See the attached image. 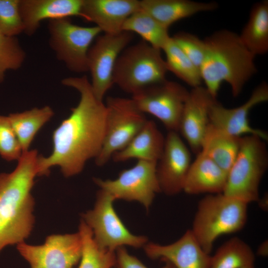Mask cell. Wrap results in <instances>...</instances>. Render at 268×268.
Returning a JSON list of instances; mask_svg holds the SVG:
<instances>
[{"label":"cell","mask_w":268,"mask_h":268,"mask_svg":"<svg viewBox=\"0 0 268 268\" xmlns=\"http://www.w3.org/2000/svg\"><path fill=\"white\" fill-rule=\"evenodd\" d=\"M248 205L223 193L207 194L199 201L190 230L204 252L210 254L219 236L243 228Z\"/></svg>","instance_id":"cell-4"},{"label":"cell","mask_w":268,"mask_h":268,"mask_svg":"<svg viewBox=\"0 0 268 268\" xmlns=\"http://www.w3.org/2000/svg\"><path fill=\"white\" fill-rule=\"evenodd\" d=\"M26 58V53L16 37L0 33V83L8 70L20 68Z\"/></svg>","instance_id":"cell-30"},{"label":"cell","mask_w":268,"mask_h":268,"mask_svg":"<svg viewBox=\"0 0 268 268\" xmlns=\"http://www.w3.org/2000/svg\"><path fill=\"white\" fill-rule=\"evenodd\" d=\"M82 0H19L24 32L34 35L45 20L81 16Z\"/></svg>","instance_id":"cell-19"},{"label":"cell","mask_w":268,"mask_h":268,"mask_svg":"<svg viewBox=\"0 0 268 268\" xmlns=\"http://www.w3.org/2000/svg\"><path fill=\"white\" fill-rule=\"evenodd\" d=\"M258 254L260 256H266L268 255V242H264L261 245L258 250Z\"/></svg>","instance_id":"cell-35"},{"label":"cell","mask_w":268,"mask_h":268,"mask_svg":"<svg viewBox=\"0 0 268 268\" xmlns=\"http://www.w3.org/2000/svg\"><path fill=\"white\" fill-rule=\"evenodd\" d=\"M191 163L190 150L177 132L169 131L165 138L162 155L156 165L160 192L173 196L183 191Z\"/></svg>","instance_id":"cell-14"},{"label":"cell","mask_w":268,"mask_h":268,"mask_svg":"<svg viewBox=\"0 0 268 268\" xmlns=\"http://www.w3.org/2000/svg\"><path fill=\"white\" fill-rule=\"evenodd\" d=\"M146 255L153 260L171 263L175 268H209L211 256L203 251L191 230L176 242L167 245L145 244Z\"/></svg>","instance_id":"cell-17"},{"label":"cell","mask_w":268,"mask_h":268,"mask_svg":"<svg viewBox=\"0 0 268 268\" xmlns=\"http://www.w3.org/2000/svg\"><path fill=\"white\" fill-rule=\"evenodd\" d=\"M162 50L165 54L168 71L192 88L201 85L200 68L187 57L171 37Z\"/></svg>","instance_id":"cell-28"},{"label":"cell","mask_w":268,"mask_h":268,"mask_svg":"<svg viewBox=\"0 0 268 268\" xmlns=\"http://www.w3.org/2000/svg\"><path fill=\"white\" fill-rule=\"evenodd\" d=\"M171 37L187 57L200 68L205 54L204 40L184 31L179 32Z\"/></svg>","instance_id":"cell-33"},{"label":"cell","mask_w":268,"mask_h":268,"mask_svg":"<svg viewBox=\"0 0 268 268\" xmlns=\"http://www.w3.org/2000/svg\"><path fill=\"white\" fill-rule=\"evenodd\" d=\"M17 249L31 268H72L80 260L82 243L78 232L50 235L40 245L21 242Z\"/></svg>","instance_id":"cell-13"},{"label":"cell","mask_w":268,"mask_h":268,"mask_svg":"<svg viewBox=\"0 0 268 268\" xmlns=\"http://www.w3.org/2000/svg\"><path fill=\"white\" fill-rule=\"evenodd\" d=\"M24 32L19 0H0V33L16 37Z\"/></svg>","instance_id":"cell-31"},{"label":"cell","mask_w":268,"mask_h":268,"mask_svg":"<svg viewBox=\"0 0 268 268\" xmlns=\"http://www.w3.org/2000/svg\"><path fill=\"white\" fill-rule=\"evenodd\" d=\"M114 201L111 195L100 189L93 209L82 214V220L91 230L95 243L100 248L112 252L125 245L143 246L147 238L134 235L127 229L113 208Z\"/></svg>","instance_id":"cell-9"},{"label":"cell","mask_w":268,"mask_h":268,"mask_svg":"<svg viewBox=\"0 0 268 268\" xmlns=\"http://www.w3.org/2000/svg\"><path fill=\"white\" fill-rule=\"evenodd\" d=\"M133 37L131 32L98 35L89 49L88 70L91 76V85L95 97L103 101L106 93L113 83V73L116 62Z\"/></svg>","instance_id":"cell-12"},{"label":"cell","mask_w":268,"mask_h":268,"mask_svg":"<svg viewBox=\"0 0 268 268\" xmlns=\"http://www.w3.org/2000/svg\"><path fill=\"white\" fill-rule=\"evenodd\" d=\"M140 9L137 0H82L81 16L107 34L121 32L127 18Z\"/></svg>","instance_id":"cell-18"},{"label":"cell","mask_w":268,"mask_h":268,"mask_svg":"<svg viewBox=\"0 0 268 268\" xmlns=\"http://www.w3.org/2000/svg\"><path fill=\"white\" fill-rule=\"evenodd\" d=\"M54 114L51 107L45 106L7 116L23 152L29 150L36 134Z\"/></svg>","instance_id":"cell-25"},{"label":"cell","mask_w":268,"mask_h":268,"mask_svg":"<svg viewBox=\"0 0 268 268\" xmlns=\"http://www.w3.org/2000/svg\"><path fill=\"white\" fill-rule=\"evenodd\" d=\"M156 162L138 160L132 168L121 171L114 180L94 178L93 181L115 200L136 201L148 209L156 194L161 192L156 176Z\"/></svg>","instance_id":"cell-11"},{"label":"cell","mask_w":268,"mask_h":268,"mask_svg":"<svg viewBox=\"0 0 268 268\" xmlns=\"http://www.w3.org/2000/svg\"><path fill=\"white\" fill-rule=\"evenodd\" d=\"M227 173L211 159L200 152L192 162L183 191L189 195L223 193Z\"/></svg>","instance_id":"cell-20"},{"label":"cell","mask_w":268,"mask_h":268,"mask_svg":"<svg viewBox=\"0 0 268 268\" xmlns=\"http://www.w3.org/2000/svg\"><path fill=\"white\" fill-rule=\"evenodd\" d=\"M265 140L257 135L242 136L237 156L227 174L223 194L247 204L259 200V186L268 166Z\"/></svg>","instance_id":"cell-5"},{"label":"cell","mask_w":268,"mask_h":268,"mask_svg":"<svg viewBox=\"0 0 268 268\" xmlns=\"http://www.w3.org/2000/svg\"><path fill=\"white\" fill-rule=\"evenodd\" d=\"M23 151L8 116L0 115V155L7 161L18 160Z\"/></svg>","instance_id":"cell-32"},{"label":"cell","mask_w":268,"mask_h":268,"mask_svg":"<svg viewBox=\"0 0 268 268\" xmlns=\"http://www.w3.org/2000/svg\"><path fill=\"white\" fill-rule=\"evenodd\" d=\"M189 93L181 84L165 79L134 94L132 99L141 112L158 119L168 131L178 132Z\"/></svg>","instance_id":"cell-10"},{"label":"cell","mask_w":268,"mask_h":268,"mask_svg":"<svg viewBox=\"0 0 268 268\" xmlns=\"http://www.w3.org/2000/svg\"><path fill=\"white\" fill-rule=\"evenodd\" d=\"M205 54L200 70L205 88L216 99L221 84L227 82L234 97L257 72L254 56L237 33L215 31L204 39Z\"/></svg>","instance_id":"cell-3"},{"label":"cell","mask_w":268,"mask_h":268,"mask_svg":"<svg viewBox=\"0 0 268 268\" xmlns=\"http://www.w3.org/2000/svg\"><path fill=\"white\" fill-rule=\"evenodd\" d=\"M214 98L205 87L192 88L185 101L181 115L179 131L196 154L209 124V113Z\"/></svg>","instance_id":"cell-16"},{"label":"cell","mask_w":268,"mask_h":268,"mask_svg":"<svg viewBox=\"0 0 268 268\" xmlns=\"http://www.w3.org/2000/svg\"><path fill=\"white\" fill-rule=\"evenodd\" d=\"M255 254L251 247L234 237L221 245L211 256L209 268H241L254 265Z\"/></svg>","instance_id":"cell-27"},{"label":"cell","mask_w":268,"mask_h":268,"mask_svg":"<svg viewBox=\"0 0 268 268\" xmlns=\"http://www.w3.org/2000/svg\"><path fill=\"white\" fill-rule=\"evenodd\" d=\"M245 46L255 56L268 51V1L255 3L248 20L239 35Z\"/></svg>","instance_id":"cell-24"},{"label":"cell","mask_w":268,"mask_h":268,"mask_svg":"<svg viewBox=\"0 0 268 268\" xmlns=\"http://www.w3.org/2000/svg\"><path fill=\"white\" fill-rule=\"evenodd\" d=\"M116 251L117 268H147L137 258L130 255L124 247H119ZM165 262L162 268H175L171 263Z\"/></svg>","instance_id":"cell-34"},{"label":"cell","mask_w":268,"mask_h":268,"mask_svg":"<svg viewBox=\"0 0 268 268\" xmlns=\"http://www.w3.org/2000/svg\"><path fill=\"white\" fill-rule=\"evenodd\" d=\"M62 83L78 91L80 100L53 132L51 153L47 157L39 155L38 176L48 175L54 166H59L66 177L77 175L88 160L98 156L102 147L105 104L95 97L86 75L66 77Z\"/></svg>","instance_id":"cell-1"},{"label":"cell","mask_w":268,"mask_h":268,"mask_svg":"<svg viewBox=\"0 0 268 268\" xmlns=\"http://www.w3.org/2000/svg\"><path fill=\"white\" fill-rule=\"evenodd\" d=\"M216 2L190 0H142L140 9L147 13L167 28L176 22L201 12L218 7Z\"/></svg>","instance_id":"cell-21"},{"label":"cell","mask_w":268,"mask_h":268,"mask_svg":"<svg viewBox=\"0 0 268 268\" xmlns=\"http://www.w3.org/2000/svg\"><path fill=\"white\" fill-rule=\"evenodd\" d=\"M268 100V85L266 82L257 86L249 99L239 107L227 108L216 100L210 108L209 123L233 136L240 137L245 134H255L266 141L268 136L265 132L251 126L249 114L255 106Z\"/></svg>","instance_id":"cell-15"},{"label":"cell","mask_w":268,"mask_h":268,"mask_svg":"<svg viewBox=\"0 0 268 268\" xmlns=\"http://www.w3.org/2000/svg\"><path fill=\"white\" fill-rule=\"evenodd\" d=\"M122 31L138 34L142 40L160 50H163L171 38L168 28L140 9L127 18Z\"/></svg>","instance_id":"cell-26"},{"label":"cell","mask_w":268,"mask_h":268,"mask_svg":"<svg viewBox=\"0 0 268 268\" xmlns=\"http://www.w3.org/2000/svg\"><path fill=\"white\" fill-rule=\"evenodd\" d=\"M165 138L152 120H147L144 127L123 149L114 153L115 162L132 158L157 162L161 157Z\"/></svg>","instance_id":"cell-22"},{"label":"cell","mask_w":268,"mask_h":268,"mask_svg":"<svg viewBox=\"0 0 268 268\" xmlns=\"http://www.w3.org/2000/svg\"><path fill=\"white\" fill-rule=\"evenodd\" d=\"M49 44L56 58L74 72L88 70L87 55L89 48L102 32L96 26L73 24L69 17L49 20Z\"/></svg>","instance_id":"cell-8"},{"label":"cell","mask_w":268,"mask_h":268,"mask_svg":"<svg viewBox=\"0 0 268 268\" xmlns=\"http://www.w3.org/2000/svg\"><path fill=\"white\" fill-rule=\"evenodd\" d=\"M241 268H255V266H254V265H249L247 266Z\"/></svg>","instance_id":"cell-36"},{"label":"cell","mask_w":268,"mask_h":268,"mask_svg":"<svg viewBox=\"0 0 268 268\" xmlns=\"http://www.w3.org/2000/svg\"><path fill=\"white\" fill-rule=\"evenodd\" d=\"M82 249L79 268H113L116 265L115 252L100 248L95 243L90 228L81 219L79 225Z\"/></svg>","instance_id":"cell-29"},{"label":"cell","mask_w":268,"mask_h":268,"mask_svg":"<svg viewBox=\"0 0 268 268\" xmlns=\"http://www.w3.org/2000/svg\"><path fill=\"white\" fill-rule=\"evenodd\" d=\"M105 106V136L101 151L95 159L98 166L104 165L114 153L125 148L147 121L132 98L109 96Z\"/></svg>","instance_id":"cell-7"},{"label":"cell","mask_w":268,"mask_h":268,"mask_svg":"<svg viewBox=\"0 0 268 268\" xmlns=\"http://www.w3.org/2000/svg\"><path fill=\"white\" fill-rule=\"evenodd\" d=\"M161 50L143 40L127 46L119 56L113 70V83L132 94L166 79L168 72Z\"/></svg>","instance_id":"cell-6"},{"label":"cell","mask_w":268,"mask_h":268,"mask_svg":"<svg viewBox=\"0 0 268 268\" xmlns=\"http://www.w3.org/2000/svg\"><path fill=\"white\" fill-rule=\"evenodd\" d=\"M38 152H23L13 171L0 174V252L24 242L35 222L31 191L38 176Z\"/></svg>","instance_id":"cell-2"},{"label":"cell","mask_w":268,"mask_h":268,"mask_svg":"<svg viewBox=\"0 0 268 268\" xmlns=\"http://www.w3.org/2000/svg\"><path fill=\"white\" fill-rule=\"evenodd\" d=\"M241 137L229 134L209 123L202 140L200 152L228 174L239 152Z\"/></svg>","instance_id":"cell-23"}]
</instances>
